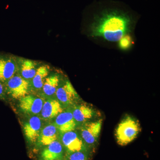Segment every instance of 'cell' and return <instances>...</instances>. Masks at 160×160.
Wrapping results in <instances>:
<instances>
[{
    "mask_svg": "<svg viewBox=\"0 0 160 160\" xmlns=\"http://www.w3.org/2000/svg\"><path fill=\"white\" fill-rule=\"evenodd\" d=\"M132 24L131 17L125 12L117 9H106L95 17L89 26V35L117 42L131 31Z\"/></svg>",
    "mask_w": 160,
    "mask_h": 160,
    "instance_id": "6da1fadb",
    "label": "cell"
},
{
    "mask_svg": "<svg viewBox=\"0 0 160 160\" xmlns=\"http://www.w3.org/2000/svg\"><path fill=\"white\" fill-rule=\"evenodd\" d=\"M140 131L141 127L137 120L127 117L119 124L116 129L117 142L120 146H126L137 137Z\"/></svg>",
    "mask_w": 160,
    "mask_h": 160,
    "instance_id": "7a4b0ae2",
    "label": "cell"
},
{
    "mask_svg": "<svg viewBox=\"0 0 160 160\" xmlns=\"http://www.w3.org/2000/svg\"><path fill=\"white\" fill-rule=\"evenodd\" d=\"M59 138L67 154L76 152L90 151L80 135L74 130L61 133Z\"/></svg>",
    "mask_w": 160,
    "mask_h": 160,
    "instance_id": "3957f363",
    "label": "cell"
},
{
    "mask_svg": "<svg viewBox=\"0 0 160 160\" xmlns=\"http://www.w3.org/2000/svg\"><path fill=\"white\" fill-rule=\"evenodd\" d=\"M5 84V90L12 98L20 99L28 94L29 89L28 81L19 75H14Z\"/></svg>",
    "mask_w": 160,
    "mask_h": 160,
    "instance_id": "277c9868",
    "label": "cell"
},
{
    "mask_svg": "<svg viewBox=\"0 0 160 160\" xmlns=\"http://www.w3.org/2000/svg\"><path fill=\"white\" fill-rule=\"evenodd\" d=\"M102 119L95 122H89L82 125L80 135L87 147L91 150L97 142L102 129Z\"/></svg>",
    "mask_w": 160,
    "mask_h": 160,
    "instance_id": "5b68a950",
    "label": "cell"
},
{
    "mask_svg": "<svg viewBox=\"0 0 160 160\" xmlns=\"http://www.w3.org/2000/svg\"><path fill=\"white\" fill-rule=\"evenodd\" d=\"M19 100L21 110L31 116L40 114L45 101L43 98L32 95H27Z\"/></svg>",
    "mask_w": 160,
    "mask_h": 160,
    "instance_id": "8992f818",
    "label": "cell"
},
{
    "mask_svg": "<svg viewBox=\"0 0 160 160\" xmlns=\"http://www.w3.org/2000/svg\"><path fill=\"white\" fill-rule=\"evenodd\" d=\"M55 95L58 101L62 106L73 105L80 98L75 89L69 81H66L62 86L58 88Z\"/></svg>",
    "mask_w": 160,
    "mask_h": 160,
    "instance_id": "52a82bcc",
    "label": "cell"
},
{
    "mask_svg": "<svg viewBox=\"0 0 160 160\" xmlns=\"http://www.w3.org/2000/svg\"><path fill=\"white\" fill-rule=\"evenodd\" d=\"M42 121L39 116H32L24 124V133L29 142L34 143L38 141L43 128Z\"/></svg>",
    "mask_w": 160,
    "mask_h": 160,
    "instance_id": "ba28073f",
    "label": "cell"
},
{
    "mask_svg": "<svg viewBox=\"0 0 160 160\" xmlns=\"http://www.w3.org/2000/svg\"><path fill=\"white\" fill-rule=\"evenodd\" d=\"M60 134L73 131L78 126L71 110L64 111L58 115L53 123Z\"/></svg>",
    "mask_w": 160,
    "mask_h": 160,
    "instance_id": "9c48e42d",
    "label": "cell"
},
{
    "mask_svg": "<svg viewBox=\"0 0 160 160\" xmlns=\"http://www.w3.org/2000/svg\"><path fill=\"white\" fill-rule=\"evenodd\" d=\"M63 111V106L57 100H46L43 104L40 117L42 120L50 121Z\"/></svg>",
    "mask_w": 160,
    "mask_h": 160,
    "instance_id": "30bf717a",
    "label": "cell"
},
{
    "mask_svg": "<svg viewBox=\"0 0 160 160\" xmlns=\"http://www.w3.org/2000/svg\"><path fill=\"white\" fill-rule=\"evenodd\" d=\"M17 64L14 58L10 57H0V82L4 84L14 75Z\"/></svg>",
    "mask_w": 160,
    "mask_h": 160,
    "instance_id": "8fae6325",
    "label": "cell"
},
{
    "mask_svg": "<svg viewBox=\"0 0 160 160\" xmlns=\"http://www.w3.org/2000/svg\"><path fill=\"white\" fill-rule=\"evenodd\" d=\"M71 111L78 125L88 122L96 115L93 108L86 105L75 106Z\"/></svg>",
    "mask_w": 160,
    "mask_h": 160,
    "instance_id": "7c38bea8",
    "label": "cell"
},
{
    "mask_svg": "<svg viewBox=\"0 0 160 160\" xmlns=\"http://www.w3.org/2000/svg\"><path fill=\"white\" fill-rule=\"evenodd\" d=\"M64 148L62 143L57 140L46 146L41 152L42 160H59L64 158Z\"/></svg>",
    "mask_w": 160,
    "mask_h": 160,
    "instance_id": "4fadbf2b",
    "label": "cell"
},
{
    "mask_svg": "<svg viewBox=\"0 0 160 160\" xmlns=\"http://www.w3.org/2000/svg\"><path fill=\"white\" fill-rule=\"evenodd\" d=\"M59 138V132L52 123L43 127L37 141L41 146H47L58 139Z\"/></svg>",
    "mask_w": 160,
    "mask_h": 160,
    "instance_id": "5bb4252c",
    "label": "cell"
},
{
    "mask_svg": "<svg viewBox=\"0 0 160 160\" xmlns=\"http://www.w3.org/2000/svg\"><path fill=\"white\" fill-rule=\"evenodd\" d=\"M49 71V67L48 66H40L37 69L36 74L32 79L31 82L29 85L36 90L42 89Z\"/></svg>",
    "mask_w": 160,
    "mask_h": 160,
    "instance_id": "9a60e30c",
    "label": "cell"
},
{
    "mask_svg": "<svg viewBox=\"0 0 160 160\" xmlns=\"http://www.w3.org/2000/svg\"><path fill=\"white\" fill-rule=\"evenodd\" d=\"M59 83L60 77L58 75H52L47 77L42 88L43 93L47 96L54 95L59 87Z\"/></svg>",
    "mask_w": 160,
    "mask_h": 160,
    "instance_id": "2e32d148",
    "label": "cell"
},
{
    "mask_svg": "<svg viewBox=\"0 0 160 160\" xmlns=\"http://www.w3.org/2000/svg\"><path fill=\"white\" fill-rule=\"evenodd\" d=\"M36 63L31 60H22L20 65L21 76L27 81L31 80L36 72Z\"/></svg>",
    "mask_w": 160,
    "mask_h": 160,
    "instance_id": "e0dca14e",
    "label": "cell"
},
{
    "mask_svg": "<svg viewBox=\"0 0 160 160\" xmlns=\"http://www.w3.org/2000/svg\"><path fill=\"white\" fill-rule=\"evenodd\" d=\"M89 152L78 151L67 153L66 160H88Z\"/></svg>",
    "mask_w": 160,
    "mask_h": 160,
    "instance_id": "ac0fdd59",
    "label": "cell"
},
{
    "mask_svg": "<svg viewBox=\"0 0 160 160\" xmlns=\"http://www.w3.org/2000/svg\"><path fill=\"white\" fill-rule=\"evenodd\" d=\"M131 38L129 36L125 35L119 41L120 47L123 49H126L131 46Z\"/></svg>",
    "mask_w": 160,
    "mask_h": 160,
    "instance_id": "d6986e66",
    "label": "cell"
},
{
    "mask_svg": "<svg viewBox=\"0 0 160 160\" xmlns=\"http://www.w3.org/2000/svg\"><path fill=\"white\" fill-rule=\"evenodd\" d=\"M5 88L2 83L0 82V98H2L5 95Z\"/></svg>",
    "mask_w": 160,
    "mask_h": 160,
    "instance_id": "ffe728a7",
    "label": "cell"
},
{
    "mask_svg": "<svg viewBox=\"0 0 160 160\" xmlns=\"http://www.w3.org/2000/svg\"><path fill=\"white\" fill-rule=\"evenodd\" d=\"M64 160V159H61V160Z\"/></svg>",
    "mask_w": 160,
    "mask_h": 160,
    "instance_id": "44dd1931",
    "label": "cell"
}]
</instances>
